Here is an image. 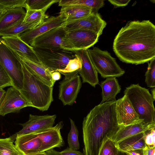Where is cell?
<instances>
[{
  "instance_id": "d590c367",
  "label": "cell",
  "mask_w": 155,
  "mask_h": 155,
  "mask_svg": "<svg viewBox=\"0 0 155 155\" xmlns=\"http://www.w3.org/2000/svg\"><path fill=\"white\" fill-rule=\"evenodd\" d=\"M9 86H13L11 79L0 64V89Z\"/></svg>"
},
{
  "instance_id": "4fadbf2b",
  "label": "cell",
  "mask_w": 155,
  "mask_h": 155,
  "mask_svg": "<svg viewBox=\"0 0 155 155\" xmlns=\"http://www.w3.org/2000/svg\"><path fill=\"white\" fill-rule=\"evenodd\" d=\"M115 112L119 126H125L143 121L139 118L126 95L116 101Z\"/></svg>"
},
{
  "instance_id": "4316f807",
  "label": "cell",
  "mask_w": 155,
  "mask_h": 155,
  "mask_svg": "<svg viewBox=\"0 0 155 155\" xmlns=\"http://www.w3.org/2000/svg\"><path fill=\"white\" fill-rule=\"evenodd\" d=\"M81 68V61L75 54V57L69 60L64 68L56 70L55 71L59 72L65 76L64 79H67L79 73Z\"/></svg>"
},
{
  "instance_id": "f6af8a7d",
  "label": "cell",
  "mask_w": 155,
  "mask_h": 155,
  "mask_svg": "<svg viewBox=\"0 0 155 155\" xmlns=\"http://www.w3.org/2000/svg\"><path fill=\"white\" fill-rule=\"evenodd\" d=\"M117 155H130L127 153L118 150Z\"/></svg>"
},
{
  "instance_id": "8fae6325",
  "label": "cell",
  "mask_w": 155,
  "mask_h": 155,
  "mask_svg": "<svg viewBox=\"0 0 155 155\" xmlns=\"http://www.w3.org/2000/svg\"><path fill=\"white\" fill-rule=\"evenodd\" d=\"M56 117L55 114L38 116L30 114L27 122L20 124L22 126V129L9 137L14 142L17 137L52 127L55 123Z\"/></svg>"
},
{
  "instance_id": "ab89813d",
  "label": "cell",
  "mask_w": 155,
  "mask_h": 155,
  "mask_svg": "<svg viewBox=\"0 0 155 155\" xmlns=\"http://www.w3.org/2000/svg\"><path fill=\"white\" fill-rule=\"evenodd\" d=\"M143 150L144 155H155V147H150L146 145Z\"/></svg>"
},
{
  "instance_id": "7bdbcfd3",
  "label": "cell",
  "mask_w": 155,
  "mask_h": 155,
  "mask_svg": "<svg viewBox=\"0 0 155 155\" xmlns=\"http://www.w3.org/2000/svg\"><path fill=\"white\" fill-rule=\"evenodd\" d=\"M46 155H60L59 152L53 149L45 152Z\"/></svg>"
},
{
  "instance_id": "83f0119b",
  "label": "cell",
  "mask_w": 155,
  "mask_h": 155,
  "mask_svg": "<svg viewBox=\"0 0 155 155\" xmlns=\"http://www.w3.org/2000/svg\"><path fill=\"white\" fill-rule=\"evenodd\" d=\"M9 138H0V155H23L16 148Z\"/></svg>"
},
{
  "instance_id": "f35d334b",
  "label": "cell",
  "mask_w": 155,
  "mask_h": 155,
  "mask_svg": "<svg viewBox=\"0 0 155 155\" xmlns=\"http://www.w3.org/2000/svg\"><path fill=\"white\" fill-rule=\"evenodd\" d=\"M60 155H85L83 153L76 150L67 147L63 150L59 152Z\"/></svg>"
},
{
  "instance_id": "d6986e66",
  "label": "cell",
  "mask_w": 155,
  "mask_h": 155,
  "mask_svg": "<svg viewBox=\"0 0 155 155\" xmlns=\"http://www.w3.org/2000/svg\"><path fill=\"white\" fill-rule=\"evenodd\" d=\"M19 35L3 36L1 38L11 50L19 52L34 62L42 64L33 48L21 40Z\"/></svg>"
},
{
  "instance_id": "bcb514c9",
  "label": "cell",
  "mask_w": 155,
  "mask_h": 155,
  "mask_svg": "<svg viewBox=\"0 0 155 155\" xmlns=\"http://www.w3.org/2000/svg\"><path fill=\"white\" fill-rule=\"evenodd\" d=\"M151 92L152 93L151 94L152 95V96L154 100H155V87H153L151 89Z\"/></svg>"
},
{
  "instance_id": "7a4b0ae2",
  "label": "cell",
  "mask_w": 155,
  "mask_h": 155,
  "mask_svg": "<svg viewBox=\"0 0 155 155\" xmlns=\"http://www.w3.org/2000/svg\"><path fill=\"white\" fill-rule=\"evenodd\" d=\"M115 102H106L96 105L84 118L82 130L85 155H98L104 141L119 128Z\"/></svg>"
},
{
  "instance_id": "2e32d148",
  "label": "cell",
  "mask_w": 155,
  "mask_h": 155,
  "mask_svg": "<svg viewBox=\"0 0 155 155\" xmlns=\"http://www.w3.org/2000/svg\"><path fill=\"white\" fill-rule=\"evenodd\" d=\"M65 19L59 15L49 17L37 27L20 34V38L26 44L30 45L37 37L54 28L64 25Z\"/></svg>"
},
{
  "instance_id": "4dcf8cb0",
  "label": "cell",
  "mask_w": 155,
  "mask_h": 155,
  "mask_svg": "<svg viewBox=\"0 0 155 155\" xmlns=\"http://www.w3.org/2000/svg\"><path fill=\"white\" fill-rule=\"evenodd\" d=\"M71 128L68 136V142L69 148L73 150H77L80 148L78 140L79 132L74 121L69 118Z\"/></svg>"
},
{
  "instance_id": "3957f363",
  "label": "cell",
  "mask_w": 155,
  "mask_h": 155,
  "mask_svg": "<svg viewBox=\"0 0 155 155\" xmlns=\"http://www.w3.org/2000/svg\"><path fill=\"white\" fill-rule=\"evenodd\" d=\"M21 61L24 75L23 87L19 91L21 95L31 107L42 111L48 110L53 101V87L46 84L30 72Z\"/></svg>"
},
{
  "instance_id": "277c9868",
  "label": "cell",
  "mask_w": 155,
  "mask_h": 155,
  "mask_svg": "<svg viewBox=\"0 0 155 155\" xmlns=\"http://www.w3.org/2000/svg\"><path fill=\"white\" fill-rule=\"evenodd\" d=\"M124 93L140 120L146 124H155V100L148 89L138 84H133L126 87Z\"/></svg>"
},
{
  "instance_id": "7402d4cb",
  "label": "cell",
  "mask_w": 155,
  "mask_h": 155,
  "mask_svg": "<svg viewBox=\"0 0 155 155\" xmlns=\"http://www.w3.org/2000/svg\"><path fill=\"white\" fill-rule=\"evenodd\" d=\"M92 13V8L89 7L70 5L61 7L59 16L67 23L85 18Z\"/></svg>"
},
{
  "instance_id": "d6a6232c",
  "label": "cell",
  "mask_w": 155,
  "mask_h": 155,
  "mask_svg": "<svg viewBox=\"0 0 155 155\" xmlns=\"http://www.w3.org/2000/svg\"><path fill=\"white\" fill-rule=\"evenodd\" d=\"M103 0H74L73 3L75 5L87 6L92 8V13H98L99 10L104 5Z\"/></svg>"
},
{
  "instance_id": "836d02e7",
  "label": "cell",
  "mask_w": 155,
  "mask_h": 155,
  "mask_svg": "<svg viewBox=\"0 0 155 155\" xmlns=\"http://www.w3.org/2000/svg\"><path fill=\"white\" fill-rule=\"evenodd\" d=\"M118 151L115 142L107 138L104 141L98 155H117Z\"/></svg>"
},
{
  "instance_id": "8992f818",
  "label": "cell",
  "mask_w": 155,
  "mask_h": 155,
  "mask_svg": "<svg viewBox=\"0 0 155 155\" xmlns=\"http://www.w3.org/2000/svg\"><path fill=\"white\" fill-rule=\"evenodd\" d=\"M90 59L97 72L102 77L119 78L125 73L116 61L107 51H103L97 47L87 49Z\"/></svg>"
},
{
  "instance_id": "e0dca14e",
  "label": "cell",
  "mask_w": 155,
  "mask_h": 155,
  "mask_svg": "<svg viewBox=\"0 0 155 155\" xmlns=\"http://www.w3.org/2000/svg\"><path fill=\"white\" fill-rule=\"evenodd\" d=\"M81 63V68L79 74L83 83H87L95 87L99 84L97 72L95 69L89 56L87 50L75 51Z\"/></svg>"
},
{
  "instance_id": "7c38bea8",
  "label": "cell",
  "mask_w": 155,
  "mask_h": 155,
  "mask_svg": "<svg viewBox=\"0 0 155 155\" xmlns=\"http://www.w3.org/2000/svg\"><path fill=\"white\" fill-rule=\"evenodd\" d=\"M107 24L99 13H92L85 18L66 23L64 27L66 31L78 29L87 30L97 34L100 36Z\"/></svg>"
},
{
  "instance_id": "52a82bcc",
  "label": "cell",
  "mask_w": 155,
  "mask_h": 155,
  "mask_svg": "<svg viewBox=\"0 0 155 155\" xmlns=\"http://www.w3.org/2000/svg\"><path fill=\"white\" fill-rule=\"evenodd\" d=\"M100 36L91 31L78 29L66 31L62 49L71 51L85 50L94 45Z\"/></svg>"
},
{
  "instance_id": "f546056e",
  "label": "cell",
  "mask_w": 155,
  "mask_h": 155,
  "mask_svg": "<svg viewBox=\"0 0 155 155\" xmlns=\"http://www.w3.org/2000/svg\"><path fill=\"white\" fill-rule=\"evenodd\" d=\"M26 14L23 21L25 22H43L49 18L48 16L45 14L46 12L44 11L31 10L28 8H26Z\"/></svg>"
},
{
  "instance_id": "5b68a950",
  "label": "cell",
  "mask_w": 155,
  "mask_h": 155,
  "mask_svg": "<svg viewBox=\"0 0 155 155\" xmlns=\"http://www.w3.org/2000/svg\"><path fill=\"white\" fill-rule=\"evenodd\" d=\"M0 64L10 78L13 86L21 90L23 87L24 78L21 60L0 37Z\"/></svg>"
},
{
  "instance_id": "9c48e42d",
  "label": "cell",
  "mask_w": 155,
  "mask_h": 155,
  "mask_svg": "<svg viewBox=\"0 0 155 155\" xmlns=\"http://www.w3.org/2000/svg\"><path fill=\"white\" fill-rule=\"evenodd\" d=\"M64 25L51 29L39 36L30 45L33 48L39 49L51 50L62 49L63 40L66 32Z\"/></svg>"
},
{
  "instance_id": "484cf974",
  "label": "cell",
  "mask_w": 155,
  "mask_h": 155,
  "mask_svg": "<svg viewBox=\"0 0 155 155\" xmlns=\"http://www.w3.org/2000/svg\"><path fill=\"white\" fill-rule=\"evenodd\" d=\"M23 20H19L14 24L0 30V36L19 35L43 22L38 21L25 23L23 22Z\"/></svg>"
},
{
  "instance_id": "7dc6e473",
  "label": "cell",
  "mask_w": 155,
  "mask_h": 155,
  "mask_svg": "<svg viewBox=\"0 0 155 155\" xmlns=\"http://www.w3.org/2000/svg\"><path fill=\"white\" fill-rule=\"evenodd\" d=\"M29 155H46V152H39Z\"/></svg>"
},
{
  "instance_id": "ac0fdd59",
  "label": "cell",
  "mask_w": 155,
  "mask_h": 155,
  "mask_svg": "<svg viewBox=\"0 0 155 155\" xmlns=\"http://www.w3.org/2000/svg\"><path fill=\"white\" fill-rule=\"evenodd\" d=\"M15 143L16 148L23 155L40 152L41 142L35 133L17 137Z\"/></svg>"
},
{
  "instance_id": "ee69618b",
  "label": "cell",
  "mask_w": 155,
  "mask_h": 155,
  "mask_svg": "<svg viewBox=\"0 0 155 155\" xmlns=\"http://www.w3.org/2000/svg\"><path fill=\"white\" fill-rule=\"evenodd\" d=\"M5 92L6 91L3 88L0 89V103L3 98Z\"/></svg>"
},
{
  "instance_id": "74e56055",
  "label": "cell",
  "mask_w": 155,
  "mask_h": 155,
  "mask_svg": "<svg viewBox=\"0 0 155 155\" xmlns=\"http://www.w3.org/2000/svg\"><path fill=\"white\" fill-rule=\"evenodd\" d=\"M111 4L113 5L115 8L123 7L127 5L130 0H108Z\"/></svg>"
},
{
  "instance_id": "1f68e13d",
  "label": "cell",
  "mask_w": 155,
  "mask_h": 155,
  "mask_svg": "<svg viewBox=\"0 0 155 155\" xmlns=\"http://www.w3.org/2000/svg\"><path fill=\"white\" fill-rule=\"evenodd\" d=\"M26 0H0V14L16 8L22 7L25 9Z\"/></svg>"
},
{
  "instance_id": "8d00e7d4",
  "label": "cell",
  "mask_w": 155,
  "mask_h": 155,
  "mask_svg": "<svg viewBox=\"0 0 155 155\" xmlns=\"http://www.w3.org/2000/svg\"><path fill=\"white\" fill-rule=\"evenodd\" d=\"M155 127L147 130L144 132V138L146 145L155 147Z\"/></svg>"
},
{
  "instance_id": "30bf717a",
  "label": "cell",
  "mask_w": 155,
  "mask_h": 155,
  "mask_svg": "<svg viewBox=\"0 0 155 155\" xmlns=\"http://www.w3.org/2000/svg\"><path fill=\"white\" fill-rule=\"evenodd\" d=\"M31 105L21 95L19 90L11 86L6 91L0 103V115L4 116L12 113H18L20 110Z\"/></svg>"
},
{
  "instance_id": "ffe728a7",
  "label": "cell",
  "mask_w": 155,
  "mask_h": 155,
  "mask_svg": "<svg viewBox=\"0 0 155 155\" xmlns=\"http://www.w3.org/2000/svg\"><path fill=\"white\" fill-rule=\"evenodd\" d=\"M14 51L21 60L27 69L48 85L53 87L55 81L51 77L52 72L42 64L34 62L19 52Z\"/></svg>"
},
{
  "instance_id": "5bb4252c",
  "label": "cell",
  "mask_w": 155,
  "mask_h": 155,
  "mask_svg": "<svg viewBox=\"0 0 155 155\" xmlns=\"http://www.w3.org/2000/svg\"><path fill=\"white\" fill-rule=\"evenodd\" d=\"M63 125V121H61L54 127L35 132L41 142L40 152L64 145V143L60 132Z\"/></svg>"
},
{
  "instance_id": "ba28073f",
  "label": "cell",
  "mask_w": 155,
  "mask_h": 155,
  "mask_svg": "<svg viewBox=\"0 0 155 155\" xmlns=\"http://www.w3.org/2000/svg\"><path fill=\"white\" fill-rule=\"evenodd\" d=\"M33 48L42 64L52 73L64 68L69 60L75 57V51L62 49L51 50Z\"/></svg>"
},
{
  "instance_id": "6da1fadb",
  "label": "cell",
  "mask_w": 155,
  "mask_h": 155,
  "mask_svg": "<svg viewBox=\"0 0 155 155\" xmlns=\"http://www.w3.org/2000/svg\"><path fill=\"white\" fill-rule=\"evenodd\" d=\"M113 49L123 62L138 65L155 58V26L149 20L127 22L114 40Z\"/></svg>"
},
{
  "instance_id": "d4e9b609",
  "label": "cell",
  "mask_w": 155,
  "mask_h": 155,
  "mask_svg": "<svg viewBox=\"0 0 155 155\" xmlns=\"http://www.w3.org/2000/svg\"><path fill=\"white\" fill-rule=\"evenodd\" d=\"M26 12L22 7L16 8L0 14V30L24 19Z\"/></svg>"
},
{
  "instance_id": "cb8c5ba5",
  "label": "cell",
  "mask_w": 155,
  "mask_h": 155,
  "mask_svg": "<svg viewBox=\"0 0 155 155\" xmlns=\"http://www.w3.org/2000/svg\"><path fill=\"white\" fill-rule=\"evenodd\" d=\"M115 143L118 149L124 152L143 149L146 146L144 132L135 134Z\"/></svg>"
},
{
  "instance_id": "60d3db41",
  "label": "cell",
  "mask_w": 155,
  "mask_h": 155,
  "mask_svg": "<svg viewBox=\"0 0 155 155\" xmlns=\"http://www.w3.org/2000/svg\"><path fill=\"white\" fill-rule=\"evenodd\" d=\"M130 155H144L143 149H140L125 152Z\"/></svg>"
},
{
  "instance_id": "e575fe53",
  "label": "cell",
  "mask_w": 155,
  "mask_h": 155,
  "mask_svg": "<svg viewBox=\"0 0 155 155\" xmlns=\"http://www.w3.org/2000/svg\"><path fill=\"white\" fill-rule=\"evenodd\" d=\"M148 62V66L145 74V82L147 87H155V58Z\"/></svg>"
},
{
  "instance_id": "f1b7e54d",
  "label": "cell",
  "mask_w": 155,
  "mask_h": 155,
  "mask_svg": "<svg viewBox=\"0 0 155 155\" xmlns=\"http://www.w3.org/2000/svg\"><path fill=\"white\" fill-rule=\"evenodd\" d=\"M59 0H26V8L31 10H42L46 12L53 4Z\"/></svg>"
},
{
  "instance_id": "44dd1931",
  "label": "cell",
  "mask_w": 155,
  "mask_h": 155,
  "mask_svg": "<svg viewBox=\"0 0 155 155\" xmlns=\"http://www.w3.org/2000/svg\"><path fill=\"white\" fill-rule=\"evenodd\" d=\"M154 127H155V124H147L143 121L128 125L120 126L117 130L109 138L117 143Z\"/></svg>"
},
{
  "instance_id": "603a6c76",
  "label": "cell",
  "mask_w": 155,
  "mask_h": 155,
  "mask_svg": "<svg viewBox=\"0 0 155 155\" xmlns=\"http://www.w3.org/2000/svg\"><path fill=\"white\" fill-rule=\"evenodd\" d=\"M101 86L102 89V101L100 104L108 101H116V97L121 91L119 85L116 78L110 77L101 81Z\"/></svg>"
},
{
  "instance_id": "b9f144b4",
  "label": "cell",
  "mask_w": 155,
  "mask_h": 155,
  "mask_svg": "<svg viewBox=\"0 0 155 155\" xmlns=\"http://www.w3.org/2000/svg\"><path fill=\"white\" fill-rule=\"evenodd\" d=\"M51 77L52 79L55 81L60 80L61 77L60 73L58 71H54L52 73Z\"/></svg>"
},
{
  "instance_id": "9a60e30c",
  "label": "cell",
  "mask_w": 155,
  "mask_h": 155,
  "mask_svg": "<svg viewBox=\"0 0 155 155\" xmlns=\"http://www.w3.org/2000/svg\"><path fill=\"white\" fill-rule=\"evenodd\" d=\"M59 84V99L64 105H72L81 87L80 76L77 74L68 79L64 78Z\"/></svg>"
}]
</instances>
